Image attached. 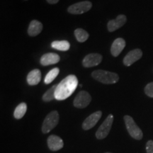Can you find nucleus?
<instances>
[{"instance_id": "nucleus-17", "label": "nucleus", "mask_w": 153, "mask_h": 153, "mask_svg": "<svg viewBox=\"0 0 153 153\" xmlns=\"http://www.w3.org/2000/svg\"><path fill=\"white\" fill-rule=\"evenodd\" d=\"M51 47L57 51H67L70 49V45L68 41H55L51 43Z\"/></svg>"}, {"instance_id": "nucleus-5", "label": "nucleus", "mask_w": 153, "mask_h": 153, "mask_svg": "<svg viewBox=\"0 0 153 153\" xmlns=\"http://www.w3.org/2000/svg\"><path fill=\"white\" fill-rule=\"evenodd\" d=\"M113 122H114V116L112 114L108 115V117L105 119L96 133V137L97 139L101 140L107 137L111 129Z\"/></svg>"}, {"instance_id": "nucleus-4", "label": "nucleus", "mask_w": 153, "mask_h": 153, "mask_svg": "<svg viewBox=\"0 0 153 153\" xmlns=\"http://www.w3.org/2000/svg\"><path fill=\"white\" fill-rule=\"evenodd\" d=\"M59 114L57 111H53L47 115L42 126V131L43 133H48L51 132L59 122Z\"/></svg>"}, {"instance_id": "nucleus-11", "label": "nucleus", "mask_w": 153, "mask_h": 153, "mask_svg": "<svg viewBox=\"0 0 153 153\" xmlns=\"http://www.w3.org/2000/svg\"><path fill=\"white\" fill-rule=\"evenodd\" d=\"M127 22V17L123 14H120L116 17V19H113L108 22L107 28L109 32H114L121 28Z\"/></svg>"}, {"instance_id": "nucleus-15", "label": "nucleus", "mask_w": 153, "mask_h": 153, "mask_svg": "<svg viewBox=\"0 0 153 153\" xmlns=\"http://www.w3.org/2000/svg\"><path fill=\"white\" fill-rule=\"evenodd\" d=\"M43 24L37 20H33L30 23L28 28V33L30 36H36L43 30Z\"/></svg>"}, {"instance_id": "nucleus-14", "label": "nucleus", "mask_w": 153, "mask_h": 153, "mask_svg": "<svg viewBox=\"0 0 153 153\" xmlns=\"http://www.w3.org/2000/svg\"><path fill=\"white\" fill-rule=\"evenodd\" d=\"M126 46L125 40L121 38H118L116 39L113 43L111 48V53L113 56L117 57L123 51Z\"/></svg>"}, {"instance_id": "nucleus-21", "label": "nucleus", "mask_w": 153, "mask_h": 153, "mask_svg": "<svg viewBox=\"0 0 153 153\" xmlns=\"http://www.w3.org/2000/svg\"><path fill=\"white\" fill-rule=\"evenodd\" d=\"M57 85L53 86L51 89H49L43 96V100L45 102H48L55 99V90H56Z\"/></svg>"}, {"instance_id": "nucleus-25", "label": "nucleus", "mask_w": 153, "mask_h": 153, "mask_svg": "<svg viewBox=\"0 0 153 153\" xmlns=\"http://www.w3.org/2000/svg\"><path fill=\"white\" fill-rule=\"evenodd\" d=\"M105 153H111V152H105Z\"/></svg>"}, {"instance_id": "nucleus-23", "label": "nucleus", "mask_w": 153, "mask_h": 153, "mask_svg": "<svg viewBox=\"0 0 153 153\" xmlns=\"http://www.w3.org/2000/svg\"><path fill=\"white\" fill-rule=\"evenodd\" d=\"M147 153H153V140L148 141L146 144Z\"/></svg>"}, {"instance_id": "nucleus-18", "label": "nucleus", "mask_w": 153, "mask_h": 153, "mask_svg": "<svg viewBox=\"0 0 153 153\" xmlns=\"http://www.w3.org/2000/svg\"><path fill=\"white\" fill-rule=\"evenodd\" d=\"M26 111H27V105L26 103L22 102L20 104H19L15 108L14 112V116L16 119H21L24 117V116L26 114Z\"/></svg>"}, {"instance_id": "nucleus-22", "label": "nucleus", "mask_w": 153, "mask_h": 153, "mask_svg": "<svg viewBox=\"0 0 153 153\" xmlns=\"http://www.w3.org/2000/svg\"><path fill=\"white\" fill-rule=\"evenodd\" d=\"M145 93L149 97L153 98V82L148 84L145 87Z\"/></svg>"}, {"instance_id": "nucleus-24", "label": "nucleus", "mask_w": 153, "mask_h": 153, "mask_svg": "<svg viewBox=\"0 0 153 153\" xmlns=\"http://www.w3.org/2000/svg\"><path fill=\"white\" fill-rule=\"evenodd\" d=\"M47 2H48L51 4H55L59 1V0H46Z\"/></svg>"}, {"instance_id": "nucleus-7", "label": "nucleus", "mask_w": 153, "mask_h": 153, "mask_svg": "<svg viewBox=\"0 0 153 153\" xmlns=\"http://www.w3.org/2000/svg\"><path fill=\"white\" fill-rule=\"evenodd\" d=\"M91 97L89 93L85 91H81L77 94L74 99V106L78 108H86L90 104Z\"/></svg>"}, {"instance_id": "nucleus-6", "label": "nucleus", "mask_w": 153, "mask_h": 153, "mask_svg": "<svg viewBox=\"0 0 153 153\" xmlns=\"http://www.w3.org/2000/svg\"><path fill=\"white\" fill-rule=\"evenodd\" d=\"M91 7H92V3L91 1H83L70 6L68 11L72 14H82L89 11Z\"/></svg>"}, {"instance_id": "nucleus-20", "label": "nucleus", "mask_w": 153, "mask_h": 153, "mask_svg": "<svg viewBox=\"0 0 153 153\" xmlns=\"http://www.w3.org/2000/svg\"><path fill=\"white\" fill-rule=\"evenodd\" d=\"M59 72H60V70H59V68H55L52 69L51 71L48 72V73L46 74V76H45V79H44V82H45V84L48 85V84L51 83V82H52L53 80L57 77V76L58 75Z\"/></svg>"}, {"instance_id": "nucleus-2", "label": "nucleus", "mask_w": 153, "mask_h": 153, "mask_svg": "<svg viewBox=\"0 0 153 153\" xmlns=\"http://www.w3.org/2000/svg\"><path fill=\"white\" fill-rule=\"evenodd\" d=\"M91 76L94 79L106 85L115 84L119 79V76L116 73L102 70H95L92 72Z\"/></svg>"}, {"instance_id": "nucleus-13", "label": "nucleus", "mask_w": 153, "mask_h": 153, "mask_svg": "<svg viewBox=\"0 0 153 153\" xmlns=\"http://www.w3.org/2000/svg\"><path fill=\"white\" fill-rule=\"evenodd\" d=\"M60 57L56 53H46L44 54L41 58V64L43 66L51 65L56 64L60 61Z\"/></svg>"}, {"instance_id": "nucleus-10", "label": "nucleus", "mask_w": 153, "mask_h": 153, "mask_svg": "<svg viewBox=\"0 0 153 153\" xmlns=\"http://www.w3.org/2000/svg\"><path fill=\"white\" fill-rule=\"evenodd\" d=\"M143 56V52L140 49H134L131 51L123 58V64L126 66H131Z\"/></svg>"}, {"instance_id": "nucleus-19", "label": "nucleus", "mask_w": 153, "mask_h": 153, "mask_svg": "<svg viewBox=\"0 0 153 153\" xmlns=\"http://www.w3.org/2000/svg\"><path fill=\"white\" fill-rule=\"evenodd\" d=\"M74 36L76 40L80 43L86 41L89 38V33L82 28H77L74 30Z\"/></svg>"}, {"instance_id": "nucleus-1", "label": "nucleus", "mask_w": 153, "mask_h": 153, "mask_svg": "<svg viewBox=\"0 0 153 153\" xmlns=\"http://www.w3.org/2000/svg\"><path fill=\"white\" fill-rule=\"evenodd\" d=\"M78 85V79L75 75L70 74L63 79L57 86L55 99L62 101L71 96Z\"/></svg>"}, {"instance_id": "nucleus-3", "label": "nucleus", "mask_w": 153, "mask_h": 153, "mask_svg": "<svg viewBox=\"0 0 153 153\" xmlns=\"http://www.w3.org/2000/svg\"><path fill=\"white\" fill-rule=\"evenodd\" d=\"M124 121L126 126L127 131L130 134V135L133 138L140 140L143 138V133L141 129L137 126V125L134 121L133 118L130 116H124Z\"/></svg>"}, {"instance_id": "nucleus-9", "label": "nucleus", "mask_w": 153, "mask_h": 153, "mask_svg": "<svg viewBox=\"0 0 153 153\" xmlns=\"http://www.w3.org/2000/svg\"><path fill=\"white\" fill-rule=\"evenodd\" d=\"M102 60V56L99 53H90L85 57L82 61L83 66L85 68H91L99 65Z\"/></svg>"}, {"instance_id": "nucleus-8", "label": "nucleus", "mask_w": 153, "mask_h": 153, "mask_svg": "<svg viewBox=\"0 0 153 153\" xmlns=\"http://www.w3.org/2000/svg\"><path fill=\"white\" fill-rule=\"evenodd\" d=\"M101 116H102V112L100 111H96L91 114L90 116H88L86 119L84 120L82 123V128L85 131L92 128L94 126H96V124L98 123V121L100 119Z\"/></svg>"}, {"instance_id": "nucleus-16", "label": "nucleus", "mask_w": 153, "mask_h": 153, "mask_svg": "<svg viewBox=\"0 0 153 153\" xmlns=\"http://www.w3.org/2000/svg\"><path fill=\"white\" fill-rule=\"evenodd\" d=\"M41 72L38 69L31 70L27 76V82L29 85H36L41 82Z\"/></svg>"}, {"instance_id": "nucleus-12", "label": "nucleus", "mask_w": 153, "mask_h": 153, "mask_svg": "<svg viewBox=\"0 0 153 153\" xmlns=\"http://www.w3.org/2000/svg\"><path fill=\"white\" fill-rule=\"evenodd\" d=\"M48 145L51 150L57 151L60 150L64 146V143L61 137L57 135H50L48 138Z\"/></svg>"}]
</instances>
